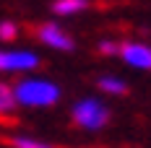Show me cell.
Segmentation results:
<instances>
[{"mask_svg": "<svg viewBox=\"0 0 151 148\" xmlns=\"http://www.w3.org/2000/svg\"><path fill=\"white\" fill-rule=\"evenodd\" d=\"M13 96L16 104H24V107H50L60 99V89L45 78H26L16 83Z\"/></svg>", "mask_w": 151, "mask_h": 148, "instance_id": "1", "label": "cell"}, {"mask_svg": "<svg viewBox=\"0 0 151 148\" xmlns=\"http://www.w3.org/2000/svg\"><path fill=\"white\" fill-rule=\"evenodd\" d=\"M107 117H109L107 107L102 102H96V99H83V102H78L73 107V119L81 127H86V130H99V127H104Z\"/></svg>", "mask_w": 151, "mask_h": 148, "instance_id": "2", "label": "cell"}, {"mask_svg": "<svg viewBox=\"0 0 151 148\" xmlns=\"http://www.w3.org/2000/svg\"><path fill=\"white\" fill-rule=\"evenodd\" d=\"M39 65V57L29 49H13V52H0V73H21L34 70Z\"/></svg>", "mask_w": 151, "mask_h": 148, "instance_id": "3", "label": "cell"}, {"mask_svg": "<svg viewBox=\"0 0 151 148\" xmlns=\"http://www.w3.org/2000/svg\"><path fill=\"white\" fill-rule=\"evenodd\" d=\"M120 55L128 65L141 68V70H151V47L130 42V44H120Z\"/></svg>", "mask_w": 151, "mask_h": 148, "instance_id": "4", "label": "cell"}, {"mask_svg": "<svg viewBox=\"0 0 151 148\" xmlns=\"http://www.w3.org/2000/svg\"><path fill=\"white\" fill-rule=\"evenodd\" d=\"M39 39H42L47 47H52V49H63V52H70V49H73V39H70L58 24H45V26H39Z\"/></svg>", "mask_w": 151, "mask_h": 148, "instance_id": "5", "label": "cell"}, {"mask_svg": "<svg viewBox=\"0 0 151 148\" xmlns=\"http://www.w3.org/2000/svg\"><path fill=\"white\" fill-rule=\"evenodd\" d=\"M83 8H86V0H58V3L52 5V11L58 16H70V13L83 11Z\"/></svg>", "mask_w": 151, "mask_h": 148, "instance_id": "6", "label": "cell"}, {"mask_svg": "<svg viewBox=\"0 0 151 148\" xmlns=\"http://www.w3.org/2000/svg\"><path fill=\"white\" fill-rule=\"evenodd\" d=\"M99 89L107 94H125L128 86H125V81L115 78V75H104V78H99Z\"/></svg>", "mask_w": 151, "mask_h": 148, "instance_id": "7", "label": "cell"}, {"mask_svg": "<svg viewBox=\"0 0 151 148\" xmlns=\"http://www.w3.org/2000/svg\"><path fill=\"white\" fill-rule=\"evenodd\" d=\"M13 107H16L13 89H8L5 83H0V114H8V112H11Z\"/></svg>", "mask_w": 151, "mask_h": 148, "instance_id": "8", "label": "cell"}, {"mask_svg": "<svg viewBox=\"0 0 151 148\" xmlns=\"http://www.w3.org/2000/svg\"><path fill=\"white\" fill-rule=\"evenodd\" d=\"M11 143H13V148H52L50 143H45V140H34V138H13Z\"/></svg>", "mask_w": 151, "mask_h": 148, "instance_id": "9", "label": "cell"}, {"mask_svg": "<svg viewBox=\"0 0 151 148\" xmlns=\"http://www.w3.org/2000/svg\"><path fill=\"white\" fill-rule=\"evenodd\" d=\"M16 34H18L16 24H11V21H3L0 24V39H16Z\"/></svg>", "mask_w": 151, "mask_h": 148, "instance_id": "10", "label": "cell"}, {"mask_svg": "<svg viewBox=\"0 0 151 148\" xmlns=\"http://www.w3.org/2000/svg\"><path fill=\"white\" fill-rule=\"evenodd\" d=\"M99 52H104V55H117V52H120V44H117V42H102V44H99Z\"/></svg>", "mask_w": 151, "mask_h": 148, "instance_id": "11", "label": "cell"}]
</instances>
